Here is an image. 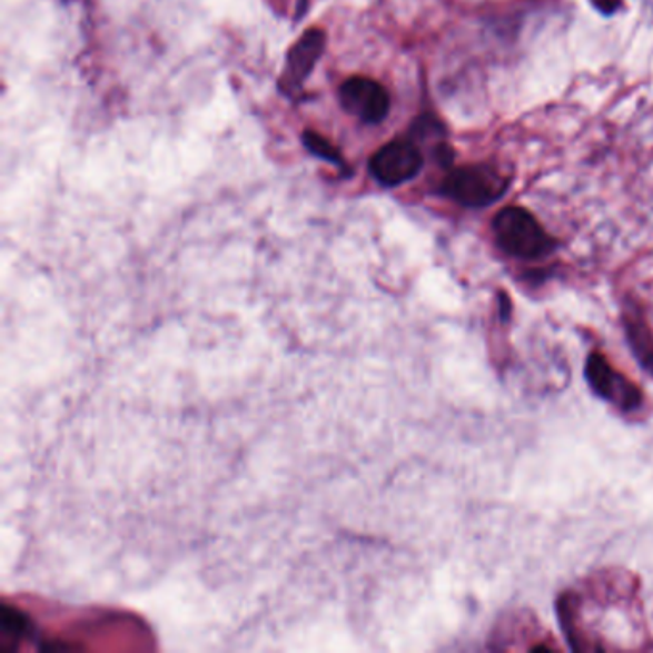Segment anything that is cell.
I'll return each mask as SVG.
<instances>
[{
	"label": "cell",
	"instance_id": "cell-10",
	"mask_svg": "<svg viewBox=\"0 0 653 653\" xmlns=\"http://www.w3.org/2000/svg\"><path fill=\"white\" fill-rule=\"evenodd\" d=\"M509 315H512V305H509V297L506 294H501V318L504 323H508Z\"/></svg>",
	"mask_w": 653,
	"mask_h": 653
},
{
	"label": "cell",
	"instance_id": "cell-6",
	"mask_svg": "<svg viewBox=\"0 0 653 653\" xmlns=\"http://www.w3.org/2000/svg\"><path fill=\"white\" fill-rule=\"evenodd\" d=\"M326 50V33L323 29L313 28L303 33L301 39L288 50L286 66L280 76V90L288 97H296L309 79L313 69L317 68L320 56Z\"/></svg>",
	"mask_w": 653,
	"mask_h": 653
},
{
	"label": "cell",
	"instance_id": "cell-5",
	"mask_svg": "<svg viewBox=\"0 0 653 653\" xmlns=\"http://www.w3.org/2000/svg\"><path fill=\"white\" fill-rule=\"evenodd\" d=\"M339 103L349 116L366 125H378L387 118L389 92L368 77H352L339 89Z\"/></svg>",
	"mask_w": 653,
	"mask_h": 653
},
{
	"label": "cell",
	"instance_id": "cell-4",
	"mask_svg": "<svg viewBox=\"0 0 653 653\" xmlns=\"http://www.w3.org/2000/svg\"><path fill=\"white\" fill-rule=\"evenodd\" d=\"M424 166V156L414 140L397 138L382 146L370 159V172L379 185L399 186L413 180Z\"/></svg>",
	"mask_w": 653,
	"mask_h": 653
},
{
	"label": "cell",
	"instance_id": "cell-2",
	"mask_svg": "<svg viewBox=\"0 0 653 653\" xmlns=\"http://www.w3.org/2000/svg\"><path fill=\"white\" fill-rule=\"evenodd\" d=\"M509 180L491 166H464L448 172L441 192L464 207H487L501 200Z\"/></svg>",
	"mask_w": 653,
	"mask_h": 653
},
{
	"label": "cell",
	"instance_id": "cell-9",
	"mask_svg": "<svg viewBox=\"0 0 653 653\" xmlns=\"http://www.w3.org/2000/svg\"><path fill=\"white\" fill-rule=\"evenodd\" d=\"M592 7L598 10L600 14L612 16L620 10L623 0H591Z\"/></svg>",
	"mask_w": 653,
	"mask_h": 653
},
{
	"label": "cell",
	"instance_id": "cell-3",
	"mask_svg": "<svg viewBox=\"0 0 653 653\" xmlns=\"http://www.w3.org/2000/svg\"><path fill=\"white\" fill-rule=\"evenodd\" d=\"M585 376L592 392L596 393L600 399L617 406L620 410H625V413L639 410L644 403L642 389L615 370L610 365V360L600 353H592L586 358Z\"/></svg>",
	"mask_w": 653,
	"mask_h": 653
},
{
	"label": "cell",
	"instance_id": "cell-8",
	"mask_svg": "<svg viewBox=\"0 0 653 653\" xmlns=\"http://www.w3.org/2000/svg\"><path fill=\"white\" fill-rule=\"evenodd\" d=\"M303 145L305 148L317 156V158L326 159L334 166H344V158H342V151L337 150L336 146L332 145L328 138L318 135L315 131L303 132Z\"/></svg>",
	"mask_w": 653,
	"mask_h": 653
},
{
	"label": "cell",
	"instance_id": "cell-7",
	"mask_svg": "<svg viewBox=\"0 0 653 653\" xmlns=\"http://www.w3.org/2000/svg\"><path fill=\"white\" fill-rule=\"evenodd\" d=\"M623 328L631 352L639 360L640 366L653 376V332L647 326L646 318L640 313L639 305L629 303L623 310Z\"/></svg>",
	"mask_w": 653,
	"mask_h": 653
},
{
	"label": "cell",
	"instance_id": "cell-1",
	"mask_svg": "<svg viewBox=\"0 0 653 653\" xmlns=\"http://www.w3.org/2000/svg\"><path fill=\"white\" fill-rule=\"evenodd\" d=\"M496 244L504 254L517 259H543L556 249V240L552 238L535 215L523 207H504L493 220Z\"/></svg>",
	"mask_w": 653,
	"mask_h": 653
}]
</instances>
